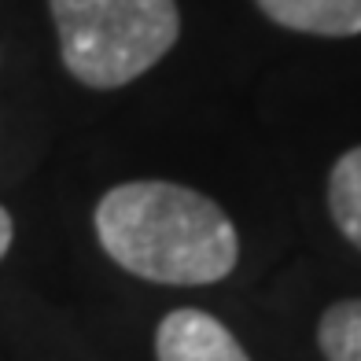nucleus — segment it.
I'll use <instances>...</instances> for the list:
<instances>
[{
	"label": "nucleus",
	"instance_id": "f03ea898",
	"mask_svg": "<svg viewBox=\"0 0 361 361\" xmlns=\"http://www.w3.org/2000/svg\"><path fill=\"white\" fill-rule=\"evenodd\" d=\"M63 67L89 89H122L180 37L177 0H48Z\"/></svg>",
	"mask_w": 361,
	"mask_h": 361
},
{
	"label": "nucleus",
	"instance_id": "7ed1b4c3",
	"mask_svg": "<svg viewBox=\"0 0 361 361\" xmlns=\"http://www.w3.org/2000/svg\"><path fill=\"white\" fill-rule=\"evenodd\" d=\"M159 361H251L228 328L207 310H173L155 328Z\"/></svg>",
	"mask_w": 361,
	"mask_h": 361
},
{
	"label": "nucleus",
	"instance_id": "39448f33",
	"mask_svg": "<svg viewBox=\"0 0 361 361\" xmlns=\"http://www.w3.org/2000/svg\"><path fill=\"white\" fill-rule=\"evenodd\" d=\"M328 214L339 233L361 251V147L339 155L328 173Z\"/></svg>",
	"mask_w": 361,
	"mask_h": 361
},
{
	"label": "nucleus",
	"instance_id": "423d86ee",
	"mask_svg": "<svg viewBox=\"0 0 361 361\" xmlns=\"http://www.w3.org/2000/svg\"><path fill=\"white\" fill-rule=\"evenodd\" d=\"M317 347L328 361H361V299H343L324 310Z\"/></svg>",
	"mask_w": 361,
	"mask_h": 361
},
{
	"label": "nucleus",
	"instance_id": "0eeeda50",
	"mask_svg": "<svg viewBox=\"0 0 361 361\" xmlns=\"http://www.w3.org/2000/svg\"><path fill=\"white\" fill-rule=\"evenodd\" d=\"M11 236H15V225H11V214L4 207H0V262H4V255L11 251Z\"/></svg>",
	"mask_w": 361,
	"mask_h": 361
},
{
	"label": "nucleus",
	"instance_id": "20e7f679",
	"mask_svg": "<svg viewBox=\"0 0 361 361\" xmlns=\"http://www.w3.org/2000/svg\"><path fill=\"white\" fill-rule=\"evenodd\" d=\"M269 23L314 37H357L361 0H255Z\"/></svg>",
	"mask_w": 361,
	"mask_h": 361
},
{
	"label": "nucleus",
	"instance_id": "f257e3e1",
	"mask_svg": "<svg viewBox=\"0 0 361 361\" xmlns=\"http://www.w3.org/2000/svg\"><path fill=\"white\" fill-rule=\"evenodd\" d=\"M96 240L114 266L152 284H218L240 262L228 214L173 180H126L96 203Z\"/></svg>",
	"mask_w": 361,
	"mask_h": 361
}]
</instances>
